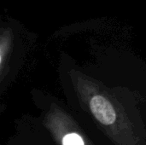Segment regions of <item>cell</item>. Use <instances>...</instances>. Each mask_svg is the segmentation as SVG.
I'll return each mask as SVG.
<instances>
[{
    "label": "cell",
    "instance_id": "cell-1",
    "mask_svg": "<svg viewBox=\"0 0 146 145\" xmlns=\"http://www.w3.org/2000/svg\"><path fill=\"white\" fill-rule=\"evenodd\" d=\"M36 42V35L20 21L3 16L0 21V90L3 93L18 76Z\"/></svg>",
    "mask_w": 146,
    "mask_h": 145
},
{
    "label": "cell",
    "instance_id": "cell-2",
    "mask_svg": "<svg viewBox=\"0 0 146 145\" xmlns=\"http://www.w3.org/2000/svg\"><path fill=\"white\" fill-rule=\"evenodd\" d=\"M44 123L60 145H92L74 120L56 103L50 105L45 115Z\"/></svg>",
    "mask_w": 146,
    "mask_h": 145
}]
</instances>
